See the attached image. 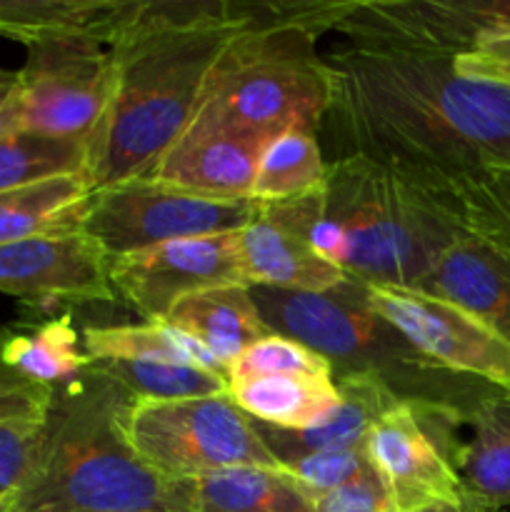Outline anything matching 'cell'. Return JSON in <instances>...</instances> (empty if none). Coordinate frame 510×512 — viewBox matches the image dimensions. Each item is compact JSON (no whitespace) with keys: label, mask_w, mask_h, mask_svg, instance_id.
I'll use <instances>...</instances> for the list:
<instances>
[{"label":"cell","mask_w":510,"mask_h":512,"mask_svg":"<svg viewBox=\"0 0 510 512\" xmlns=\"http://www.w3.org/2000/svg\"><path fill=\"white\" fill-rule=\"evenodd\" d=\"M325 60L330 160L358 155L423 188L510 165V88L463 78L453 55L345 45Z\"/></svg>","instance_id":"obj_1"},{"label":"cell","mask_w":510,"mask_h":512,"mask_svg":"<svg viewBox=\"0 0 510 512\" xmlns=\"http://www.w3.org/2000/svg\"><path fill=\"white\" fill-rule=\"evenodd\" d=\"M250 23V0H123L110 30L115 93L90 135V188L150 178L198 115Z\"/></svg>","instance_id":"obj_2"},{"label":"cell","mask_w":510,"mask_h":512,"mask_svg":"<svg viewBox=\"0 0 510 512\" xmlns=\"http://www.w3.org/2000/svg\"><path fill=\"white\" fill-rule=\"evenodd\" d=\"M258 205L360 285L420 288L463 233L438 195L358 155L330 160L310 193Z\"/></svg>","instance_id":"obj_3"},{"label":"cell","mask_w":510,"mask_h":512,"mask_svg":"<svg viewBox=\"0 0 510 512\" xmlns=\"http://www.w3.org/2000/svg\"><path fill=\"white\" fill-rule=\"evenodd\" d=\"M133 405L95 363L55 385L10 512H190V480L163 478L130 445Z\"/></svg>","instance_id":"obj_4"},{"label":"cell","mask_w":510,"mask_h":512,"mask_svg":"<svg viewBox=\"0 0 510 512\" xmlns=\"http://www.w3.org/2000/svg\"><path fill=\"white\" fill-rule=\"evenodd\" d=\"M353 0H250V23L210 78L193 123L275 138L295 125L318 128L333 73L315 53Z\"/></svg>","instance_id":"obj_5"},{"label":"cell","mask_w":510,"mask_h":512,"mask_svg":"<svg viewBox=\"0 0 510 512\" xmlns=\"http://www.w3.org/2000/svg\"><path fill=\"white\" fill-rule=\"evenodd\" d=\"M250 290L270 330L323 355L333 368V380L373 375L403 403L460 425H468L485 400L505 390L430 363L388 320L365 305L363 285L350 278L330 293Z\"/></svg>","instance_id":"obj_6"},{"label":"cell","mask_w":510,"mask_h":512,"mask_svg":"<svg viewBox=\"0 0 510 512\" xmlns=\"http://www.w3.org/2000/svg\"><path fill=\"white\" fill-rule=\"evenodd\" d=\"M120 3L100 23L55 30L25 45L20 130L85 140L98 130L115 93L110 30Z\"/></svg>","instance_id":"obj_7"},{"label":"cell","mask_w":510,"mask_h":512,"mask_svg":"<svg viewBox=\"0 0 510 512\" xmlns=\"http://www.w3.org/2000/svg\"><path fill=\"white\" fill-rule=\"evenodd\" d=\"M125 428L138 458L168 480H193L238 465L283 468L228 393L135 400Z\"/></svg>","instance_id":"obj_8"},{"label":"cell","mask_w":510,"mask_h":512,"mask_svg":"<svg viewBox=\"0 0 510 512\" xmlns=\"http://www.w3.org/2000/svg\"><path fill=\"white\" fill-rule=\"evenodd\" d=\"M253 215L255 200L210 198L140 178L93 190L83 233L118 260L173 240L240 233Z\"/></svg>","instance_id":"obj_9"},{"label":"cell","mask_w":510,"mask_h":512,"mask_svg":"<svg viewBox=\"0 0 510 512\" xmlns=\"http://www.w3.org/2000/svg\"><path fill=\"white\" fill-rule=\"evenodd\" d=\"M460 423L408 403L390 410L365 438V455L388 493L393 512L458 508L468 495L453 468Z\"/></svg>","instance_id":"obj_10"},{"label":"cell","mask_w":510,"mask_h":512,"mask_svg":"<svg viewBox=\"0 0 510 512\" xmlns=\"http://www.w3.org/2000/svg\"><path fill=\"white\" fill-rule=\"evenodd\" d=\"M363 300L430 363L510 390V343L465 308L395 285H363Z\"/></svg>","instance_id":"obj_11"},{"label":"cell","mask_w":510,"mask_h":512,"mask_svg":"<svg viewBox=\"0 0 510 512\" xmlns=\"http://www.w3.org/2000/svg\"><path fill=\"white\" fill-rule=\"evenodd\" d=\"M340 33L350 45L460 55L510 35V0H358Z\"/></svg>","instance_id":"obj_12"},{"label":"cell","mask_w":510,"mask_h":512,"mask_svg":"<svg viewBox=\"0 0 510 512\" xmlns=\"http://www.w3.org/2000/svg\"><path fill=\"white\" fill-rule=\"evenodd\" d=\"M118 303L143 320H165L180 300L223 285H248L240 263L238 233L173 240L110 260ZM250 288V285H248Z\"/></svg>","instance_id":"obj_13"},{"label":"cell","mask_w":510,"mask_h":512,"mask_svg":"<svg viewBox=\"0 0 510 512\" xmlns=\"http://www.w3.org/2000/svg\"><path fill=\"white\" fill-rule=\"evenodd\" d=\"M0 293L38 313L63 303H118L108 255L83 230L0 245Z\"/></svg>","instance_id":"obj_14"},{"label":"cell","mask_w":510,"mask_h":512,"mask_svg":"<svg viewBox=\"0 0 510 512\" xmlns=\"http://www.w3.org/2000/svg\"><path fill=\"white\" fill-rule=\"evenodd\" d=\"M270 140V135L190 123L155 165L150 180L210 198L253 200L260 155Z\"/></svg>","instance_id":"obj_15"},{"label":"cell","mask_w":510,"mask_h":512,"mask_svg":"<svg viewBox=\"0 0 510 512\" xmlns=\"http://www.w3.org/2000/svg\"><path fill=\"white\" fill-rule=\"evenodd\" d=\"M340 400L328 418L305 430H278L270 425H260V438L265 448L278 458L280 465L305 458L313 453H328V450H350L365 448V438L370 430L398 408L403 400L373 375H345L335 378Z\"/></svg>","instance_id":"obj_16"},{"label":"cell","mask_w":510,"mask_h":512,"mask_svg":"<svg viewBox=\"0 0 510 512\" xmlns=\"http://www.w3.org/2000/svg\"><path fill=\"white\" fill-rule=\"evenodd\" d=\"M240 263L250 288L285 293H330L345 280L335 265L325 263L303 235L290 230L255 203V215L238 233Z\"/></svg>","instance_id":"obj_17"},{"label":"cell","mask_w":510,"mask_h":512,"mask_svg":"<svg viewBox=\"0 0 510 512\" xmlns=\"http://www.w3.org/2000/svg\"><path fill=\"white\" fill-rule=\"evenodd\" d=\"M420 290L460 305L510 343V258L463 230Z\"/></svg>","instance_id":"obj_18"},{"label":"cell","mask_w":510,"mask_h":512,"mask_svg":"<svg viewBox=\"0 0 510 512\" xmlns=\"http://www.w3.org/2000/svg\"><path fill=\"white\" fill-rule=\"evenodd\" d=\"M165 320L193 335L223 365L225 373L243 350L273 333L248 285H223L190 295L180 300Z\"/></svg>","instance_id":"obj_19"},{"label":"cell","mask_w":510,"mask_h":512,"mask_svg":"<svg viewBox=\"0 0 510 512\" xmlns=\"http://www.w3.org/2000/svg\"><path fill=\"white\" fill-rule=\"evenodd\" d=\"M470 438L458 445L453 468L470 512L510 508V390L485 400L468 420Z\"/></svg>","instance_id":"obj_20"},{"label":"cell","mask_w":510,"mask_h":512,"mask_svg":"<svg viewBox=\"0 0 510 512\" xmlns=\"http://www.w3.org/2000/svg\"><path fill=\"white\" fill-rule=\"evenodd\" d=\"M190 512H315V495L285 468L238 465L190 480Z\"/></svg>","instance_id":"obj_21"},{"label":"cell","mask_w":510,"mask_h":512,"mask_svg":"<svg viewBox=\"0 0 510 512\" xmlns=\"http://www.w3.org/2000/svg\"><path fill=\"white\" fill-rule=\"evenodd\" d=\"M228 395L250 420L278 430H305L338 405L330 375H270L228 385Z\"/></svg>","instance_id":"obj_22"},{"label":"cell","mask_w":510,"mask_h":512,"mask_svg":"<svg viewBox=\"0 0 510 512\" xmlns=\"http://www.w3.org/2000/svg\"><path fill=\"white\" fill-rule=\"evenodd\" d=\"M90 195L93 188L88 175L45 180L0 193V245L83 230Z\"/></svg>","instance_id":"obj_23"},{"label":"cell","mask_w":510,"mask_h":512,"mask_svg":"<svg viewBox=\"0 0 510 512\" xmlns=\"http://www.w3.org/2000/svg\"><path fill=\"white\" fill-rule=\"evenodd\" d=\"M83 350L93 363L108 360H158V363L195 365V368L225 373L223 365L193 338L168 320H145L133 325H105L83 330Z\"/></svg>","instance_id":"obj_24"},{"label":"cell","mask_w":510,"mask_h":512,"mask_svg":"<svg viewBox=\"0 0 510 512\" xmlns=\"http://www.w3.org/2000/svg\"><path fill=\"white\" fill-rule=\"evenodd\" d=\"M428 190L448 205L465 233L510 258V165L473 170Z\"/></svg>","instance_id":"obj_25"},{"label":"cell","mask_w":510,"mask_h":512,"mask_svg":"<svg viewBox=\"0 0 510 512\" xmlns=\"http://www.w3.org/2000/svg\"><path fill=\"white\" fill-rule=\"evenodd\" d=\"M0 355L20 375L48 388L65 383L93 365L83 350V335L75 330L70 313L28 330L5 328Z\"/></svg>","instance_id":"obj_26"},{"label":"cell","mask_w":510,"mask_h":512,"mask_svg":"<svg viewBox=\"0 0 510 512\" xmlns=\"http://www.w3.org/2000/svg\"><path fill=\"white\" fill-rule=\"evenodd\" d=\"M328 163L320 150L315 128L295 125L283 130L265 145L255 173V203H283L318 188Z\"/></svg>","instance_id":"obj_27"},{"label":"cell","mask_w":510,"mask_h":512,"mask_svg":"<svg viewBox=\"0 0 510 512\" xmlns=\"http://www.w3.org/2000/svg\"><path fill=\"white\" fill-rule=\"evenodd\" d=\"M90 140L15 133L0 138V193L70 175H88ZM90 180V178H88Z\"/></svg>","instance_id":"obj_28"},{"label":"cell","mask_w":510,"mask_h":512,"mask_svg":"<svg viewBox=\"0 0 510 512\" xmlns=\"http://www.w3.org/2000/svg\"><path fill=\"white\" fill-rule=\"evenodd\" d=\"M108 370L135 400H190L228 393V375L195 365L158 360H108L95 363Z\"/></svg>","instance_id":"obj_29"},{"label":"cell","mask_w":510,"mask_h":512,"mask_svg":"<svg viewBox=\"0 0 510 512\" xmlns=\"http://www.w3.org/2000/svg\"><path fill=\"white\" fill-rule=\"evenodd\" d=\"M118 0H0V38L28 45L55 30L83 28L113 13Z\"/></svg>","instance_id":"obj_30"},{"label":"cell","mask_w":510,"mask_h":512,"mask_svg":"<svg viewBox=\"0 0 510 512\" xmlns=\"http://www.w3.org/2000/svg\"><path fill=\"white\" fill-rule=\"evenodd\" d=\"M270 375H330L333 378V368L323 355L310 350L308 345L280 333H270L268 338L253 343L228 365V383L270 378Z\"/></svg>","instance_id":"obj_31"},{"label":"cell","mask_w":510,"mask_h":512,"mask_svg":"<svg viewBox=\"0 0 510 512\" xmlns=\"http://www.w3.org/2000/svg\"><path fill=\"white\" fill-rule=\"evenodd\" d=\"M303 488H308L313 495L330 493L335 488L353 483L363 473H368L370 465L365 448L350 450H328V453H313L305 458L293 460L283 465Z\"/></svg>","instance_id":"obj_32"},{"label":"cell","mask_w":510,"mask_h":512,"mask_svg":"<svg viewBox=\"0 0 510 512\" xmlns=\"http://www.w3.org/2000/svg\"><path fill=\"white\" fill-rule=\"evenodd\" d=\"M40 423H0V512H10L28 475Z\"/></svg>","instance_id":"obj_33"},{"label":"cell","mask_w":510,"mask_h":512,"mask_svg":"<svg viewBox=\"0 0 510 512\" xmlns=\"http://www.w3.org/2000/svg\"><path fill=\"white\" fill-rule=\"evenodd\" d=\"M5 328H0V350H3ZM53 388L40 385L10 368L0 355V423H40L45 418Z\"/></svg>","instance_id":"obj_34"},{"label":"cell","mask_w":510,"mask_h":512,"mask_svg":"<svg viewBox=\"0 0 510 512\" xmlns=\"http://www.w3.org/2000/svg\"><path fill=\"white\" fill-rule=\"evenodd\" d=\"M315 512H393L383 483L370 468L353 483L315 495Z\"/></svg>","instance_id":"obj_35"},{"label":"cell","mask_w":510,"mask_h":512,"mask_svg":"<svg viewBox=\"0 0 510 512\" xmlns=\"http://www.w3.org/2000/svg\"><path fill=\"white\" fill-rule=\"evenodd\" d=\"M453 70L463 78L485 80V83L510 88V35L508 38L485 40V43L455 55Z\"/></svg>","instance_id":"obj_36"},{"label":"cell","mask_w":510,"mask_h":512,"mask_svg":"<svg viewBox=\"0 0 510 512\" xmlns=\"http://www.w3.org/2000/svg\"><path fill=\"white\" fill-rule=\"evenodd\" d=\"M20 130V75L0 68V138Z\"/></svg>","instance_id":"obj_37"},{"label":"cell","mask_w":510,"mask_h":512,"mask_svg":"<svg viewBox=\"0 0 510 512\" xmlns=\"http://www.w3.org/2000/svg\"><path fill=\"white\" fill-rule=\"evenodd\" d=\"M423 512H465V510H458V508H430V510H423Z\"/></svg>","instance_id":"obj_38"}]
</instances>
